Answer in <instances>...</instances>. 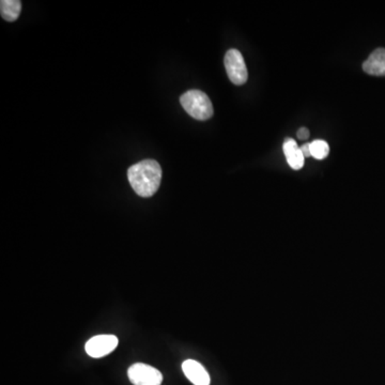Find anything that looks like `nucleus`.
I'll return each mask as SVG.
<instances>
[{
	"mask_svg": "<svg viewBox=\"0 0 385 385\" xmlns=\"http://www.w3.org/2000/svg\"><path fill=\"white\" fill-rule=\"evenodd\" d=\"M225 68L229 79L237 86H241L248 81V73L243 56L238 49H229L225 55Z\"/></svg>",
	"mask_w": 385,
	"mask_h": 385,
	"instance_id": "nucleus-3",
	"label": "nucleus"
},
{
	"mask_svg": "<svg viewBox=\"0 0 385 385\" xmlns=\"http://www.w3.org/2000/svg\"><path fill=\"white\" fill-rule=\"evenodd\" d=\"M365 73L373 77H385V49H377L363 64Z\"/></svg>",
	"mask_w": 385,
	"mask_h": 385,
	"instance_id": "nucleus-7",
	"label": "nucleus"
},
{
	"mask_svg": "<svg viewBox=\"0 0 385 385\" xmlns=\"http://www.w3.org/2000/svg\"><path fill=\"white\" fill-rule=\"evenodd\" d=\"M309 137V130L307 128H301L297 131V138L301 140H306Z\"/></svg>",
	"mask_w": 385,
	"mask_h": 385,
	"instance_id": "nucleus-11",
	"label": "nucleus"
},
{
	"mask_svg": "<svg viewBox=\"0 0 385 385\" xmlns=\"http://www.w3.org/2000/svg\"><path fill=\"white\" fill-rule=\"evenodd\" d=\"M118 346V338L115 335H98L87 341V354L91 358H100L111 354Z\"/></svg>",
	"mask_w": 385,
	"mask_h": 385,
	"instance_id": "nucleus-5",
	"label": "nucleus"
},
{
	"mask_svg": "<svg viewBox=\"0 0 385 385\" xmlns=\"http://www.w3.org/2000/svg\"><path fill=\"white\" fill-rule=\"evenodd\" d=\"M128 375L134 385H161L163 382L161 371L147 364L136 363L131 366Z\"/></svg>",
	"mask_w": 385,
	"mask_h": 385,
	"instance_id": "nucleus-4",
	"label": "nucleus"
},
{
	"mask_svg": "<svg viewBox=\"0 0 385 385\" xmlns=\"http://www.w3.org/2000/svg\"><path fill=\"white\" fill-rule=\"evenodd\" d=\"M282 150L287 159L288 164L292 170H299L304 166V155L295 140L287 138L284 140Z\"/></svg>",
	"mask_w": 385,
	"mask_h": 385,
	"instance_id": "nucleus-8",
	"label": "nucleus"
},
{
	"mask_svg": "<svg viewBox=\"0 0 385 385\" xmlns=\"http://www.w3.org/2000/svg\"><path fill=\"white\" fill-rule=\"evenodd\" d=\"M310 152H312V157H314L316 160H323L329 155V145L324 140H315L310 144Z\"/></svg>",
	"mask_w": 385,
	"mask_h": 385,
	"instance_id": "nucleus-10",
	"label": "nucleus"
},
{
	"mask_svg": "<svg viewBox=\"0 0 385 385\" xmlns=\"http://www.w3.org/2000/svg\"><path fill=\"white\" fill-rule=\"evenodd\" d=\"M21 10H22V3L18 0H1L0 1L1 18L7 22H14L18 20Z\"/></svg>",
	"mask_w": 385,
	"mask_h": 385,
	"instance_id": "nucleus-9",
	"label": "nucleus"
},
{
	"mask_svg": "<svg viewBox=\"0 0 385 385\" xmlns=\"http://www.w3.org/2000/svg\"><path fill=\"white\" fill-rule=\"evenodd\" d=\"M180 103L184 111L197 120H208L213 116V105L209 96L202 91H187L182 94Z\"/></svg>",
	"mask_w": 385,
	"mask_h": 385,
	"instance_id": "nucleus-2",
	"label": "nucleus"
},
{
	"mask_svg": "<svg viewBox=\"0 0 385 385\" xmlns=\"http://www.w3.org/2000/svg\"><path fill=\"white\" fill-rule=\"evenodd\" d=\"M184 375L194 385H210L211 379L206 368L194 360H187L182 364Z\"/></svg>",
	"mask_w": 385,
	"mask_h": 385,
	"instance_id": "nucleus-6",
	"label": "nucleus"
},
{
	"mask_svg": "<svg viewBox=\"0 0 385 385\" xmlns=\"http://www.w3.org/2000/svg\"><path fill=\"white\" fill-rule=\"evenodd\" d=\"M131 187L138 196H153L160 187L162 168L155 160H145L133 165L128 170Z\"/></svg>",
	"mask_w": 385,
	"mask_h": 385,
	"instance_id": "nucleus-1",
	"label": "nucleus"
},
{
	"mask_svg": "<svg viewBox=\"0 0 385 385\" xmlns=\"http://www.w3.org/2000/svg\"><path fill=\"white\" fill-rule=\"evenodd\" d=\"M301 151H302L304 157H312V152H310V144H304V145L301 147Z\"/></svg>",
	"mask_w": 385,
	"mask_h": 385,
	"instance_id": "nucleus-12",
	"label": "nucleus"
}]
</instances>
